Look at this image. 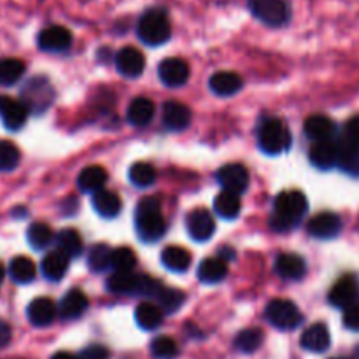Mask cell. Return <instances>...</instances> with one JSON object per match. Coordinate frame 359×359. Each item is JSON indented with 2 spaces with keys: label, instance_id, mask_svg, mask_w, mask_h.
Returning <instances> with one entry per match:
<instances>
[{
  "label": "cell",
  "instance_id": "obj_1",
  "mask_svg": "<svg viewBox=\"0 0 359 359\" xmlns=\"http://www.w3.org/2000/svg\"><path fill=\"white\" fill-rule=\"evenodd\" d=\"M135 34L142 44L158 48L172 39V21L167 7L149 6L137 18Z\"/></svg>",
  "mask_w": 359,
  "mask_h": 359
},
{
  "label": "cell",
  "instance_id": "obj_2",
  "mask_svg": "<svg viewBox=\"0 0 359 359\" xmlns=\"http://www.w3.org/2000/svg\"><path fill=\"white\" fill-rule=\"evenodd\" d=\"M309 202L302 191H284L273 202V214L270 224L277 231H290L304 219Z\"/></svg>",
  "mask_w": 359,
  "mask_h": 359
},
{
  "label": "cell",
  "instance_id": "obj_3",
  "mask_svg": "<svg viewBox=\"0 0 359 359\" xmlns=\"http://www.w3.org/2000/svg\"><path fill=\"white\" fill-rule=\"evenodd\" d=\"M135 228L140 241L144 242H156L163 237L167 231V223L161 216L160 200L154 196L140 200L135 212Z\"/></svg>",
  "mask_w": 359,
  "mask_h": 359
},
{
  "label": "cell",
  "instance_id": "obj_4",
  "mask_svg": "<svg viewBox=\"0 0 359 359\" xmlns=\"http://www.w3.org/2000/svg\"><path fill=\"white\" fill-rule=\"evenodd\" d=\"M248 11L256 21L266 28L287 27L293 20V7L290 0H248Z\"/></svg>",
  "mask_w": 359,
  "mask_h": 359
},
{
  "label": "cell",
  "instance_id": "obj_5",
  "mask_svg": "<svg viewBox=\"0 0 359 359\" xmlns=\"http://www.w3.org/2000/svg\"><path fill=\"white\" fill-rule=\"evenodd\" d=\"M55 100V90H53L51 83L46 77L37 76L32 77L25 83L21 88V98L20 102L27 107L28 114H42L49 109V105Z\"/></svg>",
  "mask_w": 359,
  "mask_h": 359
},
{
  "label": "cell",
  "instance_id": "obj_6",
  "mask_svg": "<svg viewBox=\"0 0 359 359\" xmlns=\"http://www.w3.org/2000/svg\"><path fill=\"white\" fill-rule=\"evenodd\" d=\"M259 149L266 154H283L291 146V133L280 119L270 118L263 121L258 132Z\"/></svg>",
  "mask_w": 359,
  "mask_h": 359
},
{
  "label": "cell",
  "instance_id": "obj_7",
  "mask_svg": "<svg viewBox=\"0 0 359 359\" xmlns=\"http://www.w3.org/2000/svg\"><path fill=\"white\" fill-rule=\"evenodd\" d=\"M266 319L270 325L279 330H294L302 325L304 316L293 302L277 298V300L270 302L266 307Z\"/></svg>",
  "mask_w": 359,
  "mask_h": 359
},
{
  "label": "cell",
  "instance_id": "obj_8",
  "mask_svg": "<svg viewBox=\"0 0 359 359\" xmlns=\"http://www.w3.org/2000/svg\"><path fill=\"white\" fill-rule=\"evenodd\" d=\"M74 44V35L63 25H48L37 34V48L44 53H67Z\"/></svg>",
  "mask_w": 359,
  "mask_h": 359
},
{
  "label": "cell",
  "instance_id": "obj_9",
  "mask_svg": "<svg viewBox=\"0 0 359 359\" xmlns=\"http://www.w3.org/2000/svg\"><path fill=\"white\" fill-rule=\"evenodd\" d=\"M116 69L121 76L130 77H139L142 76L144 69H146V56L140 49L133 48V46H125L116 53Z\"/></svg>",
  "mask_w": 359,
  "mask_h": 359
},
{
  "label": "cell",
  "instance_id": "obj_10",
  "mask_svg": "<svg viewBox=\"0 0 359 359\" xmlns=\"http://www.w3.org/2000/svg\"><path fill=\"white\" fill-rule=\"evenodd\" d=\"M217 181L223 186V191L241 196L249 186V172L241 163L224 165L217 172Z\"/></svg>",
  "mask_w": 359,
  "mask_h": 359
},
{
  "label": "cell",
  "instance_id": "obj_11",
  "mask_svg": "<svg viewBox=\"0 0 359 359\" xmlns=\"http://www.w3.org/2000/svg\"><path fill=\"white\" fill-rule=\"evenodd\" d=\"M0 119L4 126L11 132H18L25 126L28 119V111L20 100L7 95H0Z\"/></svg>",
  "mask_w": 359,
  "mask_h": 359
},
{
  "label": "cell",
  "instance_id": "obj_12",
  "mask_svg": "<svg viewBox=\"0 0 359 359\" xmlns=\"http://www.w3.org/2000/svg\"><path fill=\"white\" fill-rule=\"evenodd\" d=\"M186 228H188V233L193 241L205 242L216 231V223H214V217L209 210L195 209L186 217Z\"/></svg>",
  "mask_w": 359,
  "mask_h": 359
},
{
  "label": "cell",
  "instance_id": "obj_13",
  "mask_svg": "<svg viewBox=\"0 0 359 359\" xmlns=\"http://www.w3.org/2000/svg\"><path fill=\"white\" fill-rule=\"evenodd\" d=\"M158 76H160L161 83L167 84V86H182L189 77V65L182 58H177V56L165 58L158 65Z\"/></svg>",
  "mask_w": 359,
  "mask_h": 359
},
{
  "label": "cell",
  "instance_id": "obj_14",
  "mask_svg": "<svg viewBox=\"0 0 359 359\" xmlns=\"http://www.w3.org/2000/svg\"><path fill=\"white\" fill-rule=\"evenodd\" d=\"M342 230V219L333 212H321L312 217L307 224V231L316 238L328 241L335 238Z\"/></svg>",
  "mask_w": 359,
  "mask_h": 359
},
{
  "label": "cell",
  "instance_id": "obj_15",
  "mask_svg": "<svg viewBox=\"0 0 359 359\" xmlns=\"http://www.w3.org/2000/svg\"><path fill=\"white\" fill-rule=\"evenodd\" d=\"M359 297V284L354 277H344L330 291V304L337 309L353 307Z\"/></svg>",
  "mask_w": 359,
  "mask_h": 359
},
{
  "label": "cell",
  "instance_id": "obj_16",
  "mask_svg": "<svg viewBox=\"0 0 359 359\" xmlns=\"http://www.w3.org/2000/svg\"><path fill=\"white\" fill-rule=\"evenodd\" d=\"M311 163L319 170H330V168L337 167L339 163V144L333 140H326V142H316L311 147Z\"/></svg>",
  "mask_w": 359,
  "mask_h": 359
},
{
  "label": "cell",
  "instance_id": "obj_17",
  "mask_svg": "<svg viewBox=\"0 0 359 359\" xmlns=\"http://www.w3.org/2000/svg\"><path fill=\"white\" fill-rule=\"evenodd\" d=\"M302 347L309 353H325L330 349V344H332V337H330L328 328H326L323 323H316V325L309 326L304 332L300 339Z\"/></svg>",
  "mask_w": 359,
  "mask_h": 359
},
{
  "label": "cell",
  "instance_id": "obj_18",
  "mask_svg": "<svg viewBox=\"0 0 359 359\" xmlns=\"http://www.w3.org/2000/svg\"><path fill=\"white\" fill-rule=\"evenodd\" d=\"M161 118H163L165 128L172 130V132H179L184 130L191 121V111L186 107L181 102H167L161 111Z\"/></svg>",
  "mask_w": 359,
  "mask_h": 359
},
{
  "label": "cell",
  "instance_id": "obj_19",
  "mask_svg": "<svg viewBox=\"0 0 359 359\" xmlns=\"http://www.w3.org/2000/svg\"><path fill=\"white\" fill-rule=\"evenodd\" d=\"M88 309V298L81 290H70L58 305V316L65 321L81 318Z\"/></svg>",
  "mask_w": 359,
  "mask_h": 359
},
{
  "label": "cell",
  "instance_id": "obj_20",
  "mask_svg": "<svg viewBox=\"0 0 359 359\" xmlns=\"http://www.w3.org/2000/svg\"><path fill=\"white\" fill-rule=\"evenodd\" d=\"M305 133L314 142H326V140H333L337 133V125L328 116L316 114L305 121Z\"/></svg>",
  "mask_w": 359,
  "mask_h": 359
},
{
  "label": "cell",
  "instance_id": "obj_21",
  "mask_svg": "<svg viewBox=\"0 0 359 359\" xmlns=\"http://www.w3.org/2000/svg\"><path fill=\"white\" fill-rule=\"evenodd\" d=\"M58 307L49 298H35L27 309L28 321L34 326H48L55 321Z\"/></svg>",
  "mask_w": 359,
  "mask_h": 359
},
{
  "label": "cell",
  "instance_id": "obj_22",
  "mask_svg": "<svg viewBox=\"0 0 359 359\" xmlns=\"http://www.w3.org/2000/svg\"><path fill=\"white\" fill-rule=\"evenodd\" d=\"M276 272L279 273L283 279L298 280L305 276L307 266H305V262L302 256L293 255V252H284V255L277 256Z\"/></svg>",
  "mask_w": 359,
  "mask_h": 359
},
{
  "label": "cell",
  "instance_id": "obj_23",
  "mask_svg": "<svg viewBox=\"0 0 359 359\" xmlns=\"http://www.w3.org/2000/svg\"><path fill=\"white\" fill-rule=\"evenodd\" d=\"M209 86L212 90V93L219 95V97H230L235 95L237 91H241L242 88V77L235 72H216L209 81Z\"/></svg>",
  "mask_w": 359,
  "mask_h": 359
},
{
  "label": "cell",
  "instance_id": "obj_24",
  "mask_svg": "<svg viewBox=\"0 0 359 359\" xmlns=\"http://www.w3.org/2000/svg\"><path fill=\"white\" fill-rule=\"evenodd\" d=\"M91 203H93V209L105 219H112V217H116L121 212V200L112 191L100 189V191L93 195V202Z\"/></svg>",
  "mask_w": 359,
  "mask_h": 359
},
{
  "label": "cell",
  "instance_id": "obj_25",
  "mask_svg": "<svg viewBox=\"0 0 359 359\" xmlns=\"http://www.w3.org/2000/svg\"><path fill=\"white\" fill-rule=\"evenodd\" d=\"M56 241V251L62 252L63 256H67L69 259L77 258L83 252V241H81V235L77 233L72 228H67L62 230L55 237Z\"/></svg>",
  "mask_w": 359,
  "mask_h": 359
},
{
  "label": "cell",
  "instance_id": "obj_26",
  "mask_svg": "<svg viewBox=\"0 0 359 359\" xmlns=\"http://www.w3.org/2000/svg\"><path fill=\"white\" fill-rule=\"evenodd\" d=\"M228 265L221 258H207L198 266V279L203 284H217L226 277Z\"/></svg>",
  "mask_w": 359,
  "mask_h": 359
},
{
  "label": "cell",
  "instance_id": "obj_27",
  "mask_svg": "<svg viewBox=\"0 0 359 359\" xmlns=\"http://www.w3.org/2000/svg\"><path fill=\"white\" fill-rule=\"evenodd\" d=\"M105 182H107V172L102 167H98V165H90L77 177V184L86 193L100 191L105 186Z\"/></svg>",
  "mask_w": 359,
  "mask_h": 359
},
{
  "label": "cell",
  "instance_id": "obj_28",
  "mask_svg": "<svg viewBox=\"0 0 359 359\" xmlns=\"http://www.w3.org/2000/svg\"><path fill=\"white\" fill-rule=\"evenodd\" d=\"M154 116V104L146 97H139L128 105L126 118L133 126H146Z\"/></svg>",
  "mask_w": 359,
  "mask_h": 359
},
{
  "label": "cell",
  "instance_id": "obj_29",
  "mask_svg": "<svg viewBox=\"0 0 359 359\" xmlns=\"http://www.w3.org/2000/svg\"><path fill=\"white\" fill-rule=\"evenodd\" d=\"M41 270L48 280H62L63 276L69 270V258L63 256L62 252L53 251L42 259Z\"/></svg>",
  "mask_w": 359,
  "mask_h": 359
},
{
  "label": "cell",
  "instance_id": "obj_30",
  "mask_svg": "<svg viewBox=\"0 0 359 359\" xmlns=\"http://www.w3.org/2000/svg\"><path fill=\"white\" fill-rule=\"evenodd\" d=\"M135 321L142 330H156L163 321V312L153 302H142L135 311Z\"/></svg>",
  "mask_w": 359,
  "mask_h": 359
},
{
  "label": "cell",
  "instance_id": "obj_31",
  "mask_svg": "<svg viewBox=\"0 0 359 359\" xmlns=\"http://www.w3.org/2000/svg\"><path fill=\"white\" fill-rule=\"evenodd\" d=\"M9 276L18 284H30L37 276L35 263L27 256H16L9 265Z\"/></svg>",
  "mask_w": 359,
  "mask_h": 359
},
{
  "label": "cell",
  "instance_id": "obj_32",
  "mask_svg": "<svg viewBox=\"0 0 359 359\" xmlns=\"http://www.w3.org/2000/svg\"><path fill=\"white\" fill-rule=\"evenodd\" d=\"M161 263L172 272H186L191 265V256L184 248L177 245H168L161 255Z\"/></svg>",
  "mask_w": 359,
  "mask_h": 359
},
{
  "label": "cell",
  "instance_id": "obj_33",
  "mask_svg": "<svg viewBox=\"0 0 359 359\" xmlns=\"http://www.w3.org/2000/svg\"><path fill=\"white\" fill-rule=\"evenodd\" d=\"M214 209H216V212L219 214L221 217H224V219H235V217L241 214L242 209L241 196L233 195V193L221 191L219 195L214 198Z\"/></svg>",
  "mask_w": 359,
  "mask_h": 359
},
{
  "label": "cell",
  "instance_id": "obj_34",
  "mask_svg": "<svg viewBox=\"0 0 359 359\" xmlns=\"http://www.w3.org/2000/svg\"><path fill=\"white\" fill-rule=\"evenodd\" d=\"M28 244L35 249V251H42V249L49 248L55 241V233H53L51 228L46 223H34L28 226L27 231Z\"/></svg>",
  "mask_w": 359,
  "mask_h": 359
},
{
  "label": "cell",
  "instance_id": "obj_35",
  "mask_svg": "<svg viewBox=\"0 0 359 359\" xmlns=\"http://www.w3.org/2000/svg\"><path fill=\"white\" fill-rule=\"evenodd\" d=\"M25 63L20 58H2L0 60V84L13 86L23 77Z\"/></svg>",
  "mask_w": 359,
  "mask_h": 359
},
{
  "label": "cell",
  "instance_id": "obj_36",
  "mask_svg": "<svg viewBox=\"0 0 359 359\" xmlns=\"http://www.w3.org/2000/svg\"><path fill=\"white\" fill-rule=\"evenodd\" d=\"M128 177L137 188H149L156 181V170H154L153 165L146 163V161H139V163H133L130 167Z\"/></svg>",
  "mask_w": 359,
  "mask_h": 359
},
{
  "label": "cell",
  "instance_id": "obj_37",
  "mask_svg": "<svg viewBox=\"0 0 359 359\" xmlns=\"http://www.w3.org/2000/svg\"><path fill=\"white\" fill-rule=\"evenodd\" d=\"M154 300H156V305L160 307L161 312H165V314H174V312L179 311L181 305L184 304V294L177 290H170V287L161 286V290L158 291Z\"/></svg>",
  "mask_w": 359,
  "mask_h": 359
},
{
  "label": "cell",
  "instance_id": "obj_38",
  "mask_svg": "<svg viewBox=\"0 0 359 359\" xmlns=\"http://www.w3.org/2000/svg\"><path fill=\"white\" fill-rule=\"evenodd\" d=\"M112 249L107 244H95L88 251V266L93 272H105L111 266Z\"/></svg>",
  "mask_w": 359,
  "mask_h": 359
},
{
  "label": "cell",
  "instance_id": "obj_39",
  "mask_svg": "<svg viewBox=\"0 0 359 359\" xmlns=\"http://www.w3.org/2000/svg\"><path fill=\"white\" fill-rule=\"evenodd\" d=\"M344 172L349 175L359 177V147L349 146V144H339V163Z\"/></svg>",
  "mask_w": 359,
  "mask_h": 359
},
{
  "label": "cell",
  "instance_id": "obj_40",
  "mask_svg": "<svg viewBox=\"0 0 359 359\" xmlns=\"http://www.w3.org/2000/svg\"><path fill=\"white\" fill-rule=\"evenodd\" d=\"M262 342H263L262 330L248 328V330H242V332L238 333L237 339H235V347H237L241 353L251 354L259 349Z\"/></svg>",
  "mask_w": 359,
  "mask_h": 359
},
{
  "label": "cell",
  "instance_id": "obj_41",
  "mask_svg": "<svg viewBox=\"0 0 359 359\" xmlns=\"http://www.w3.org/2000/svg\"><path fill=\"white\" fill-rule=\"evenodd\" d=\"M137 276L132 272H114L107 280V287L112 293L118 294H130L135 291Z\"/></svg>",
  "mask_w": 359,
  "mask_h": 359
},
{
  "label": "cell",
  "instance_id": "obj_42",
  "mask_svg": "<svg viewBox=\"0 0 359 359\" xmlns=\"http://www.w3.org/2000/svg\"><path fill=\"white\" fill-rule=\"evenodd\" d=\"M21 153L11 140H0V172H11L20 165Z\"/></svg>",
  "mask_w": 359,
  "mask_h": 359
},
{
  "label": "cell",
  "instance_id": "obj_43",
  "mask_svg": "<svg viewBox=\"0 0 359 359\" xmlns=\"http://www.w3.org/2000/svg\"><path fill=\"white\" fill-rule=\"evenodd\" d=\"M135 263L137 258L130 248H118L112 251L111 266L116 272H132Z\"/></svg>",
  "mask_w": 359,
  "mask_h": 359
},
{
  "label": "cell",
  "instance_id": "obj_44",
  "mask_svg": "<svg viewBox=\"0 0 359 359\" xmlns=\"http://www.w3.org/2000/svg\"><path fill=\"white\" fill-rule=\"evenodd\" d=\"M151 353L156 359H174L179 354V349L170 337H158L151 344Z\"/></svg>",
  "mask_w": 359,
  "mask_h": 359
},
{
  "label": "cell",
  "instance_id": "obj_45",
  "mask_svg": "<svg viewBox=\"0 0 359 359\" xmlns=\"http://www.w3.org/2000/svg\"><path fill=\"white\" fill-rule=\"evenodd\" d=\"M161 286H163V284L158 283V280L153 279V277L137 276V284H135V291H133V294L154 298L158 294V291L161 290Z\"/></svg>",
  "mask_w": 359,
  "mask_h": 359
},
{
  "label": "cell",
  "instance_id": "obj_46",
  "mask_svg": "<svg viewBox=\"0 0 359 359\" xmlns=\"http://www.w3.org/2000/svg\"><path fill=\"white\" fill-rule=\"evenodd\" d=\"M344 144L359 147V116H354L347 121L346 128H344Z\"/></svg>",
  "mask_w": 359,
  "mask_h": 359
},
{
  "label": "cell",
  "instance_id": "obj_47",
  "mask_svg": "<svg viewBox=\"0 0 359 359\" xmlns=\"http://www.w3.org/2000/svg\"><path fill=\"white\" fill-rule=\"evenodd\" d=\"M344 325L353 332H359V305H353L344 314Z\"/></svg>",
  "mask_w": 359,
  "mask_h": 359
},
{
  "label": "cell",
  "instance_id": "obj_48",
  "mask_svg": "<svg viewBox=\"0 0 359 359\" xmlns=\"http://www.w3.org/2000/svg\"><path fill=\"white\" fill-rule=\"evenodd\" d=\"M109 353L105 347L102 346H90L81 353L79 359H107Z\"/></svg>",
  "mask_w": 359,
  "mask_h": 359
},
{
  "label": "cell",
  "instance_id": "obj_49",
  "mask_svg": "<svg viewBox=\"0 0 359 359\" xmlns=\"http://www.w3.org/2000/svg\"><path fill=\"white\" fill-rule=\"evenodd\" d=\"M9 342H11V328L7 323H4L2 319H0V349H4Z\"/></svg>",
  "mask_w": 359,
  "mask_h": 359
},
{
  "label": "cell",
  "instance_id": "obj_50",
  "mask_svg": "<svg viewBox=\"0 0 359 359\" xmlns=\"http://www.w3.org/2000/svg\"><path fill=\"white\" fill-rule=\"evenodd\" d=\"M231 251H233V249H230V248L219 249V256H217V258L224 259V262H226V259H233L235 258V252H231Z\"/></svg>",
  "mask_w": 359,
  "mask_h": 359
},
{
  "label": "cell",
  "instance_id": "obj_51",
  "mask_svg": "<svg viewBox=\"0 0 359 359\" xmlns=\"http://www.w3.org/2000/svg\"><path fill=\"white\" fill-rule=\"evenodd\" d=\"M51 359H77V358L72 356L70 353H63V351H62V353H56Z\"/></svg>",
  "mask_w": 359,
  "mask_h": 359
},
{
  "label": "cell",
  "instance_id": "obj_52",
  "mask_svg": "<svg viewBox=\"0 0 359 359\" xmlns=\"http://www.w3.org/2000/svg\"><path fill=\"white\" fill-rule=\"evenodd\" d=\"M4 277H6V270H4V266L0 265V284L4 283Z\"/></svg>",
  "mask_w": 359,
  "mask_h": 359
},
{
  "label": "cell",
  "instance_id": "obj_53",
  "mask_svg": "<svg viewBox=\"0 0 359 359\" xmlns=\"http://www.w3.org/2000/svg\"><path fill=\"white\" fill-rule=\"evenodd\" d=\"M330 359H353V358H330Z\"/></svg>",
  "mask_w": 359,
  "mask_h": 359
}]
</instances>
